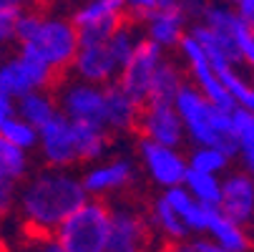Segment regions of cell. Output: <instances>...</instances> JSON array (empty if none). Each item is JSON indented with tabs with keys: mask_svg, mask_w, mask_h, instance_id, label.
<instances>
[{
	"mask_svg": "<svg viewBox=\"0 0 254 252\" xmlns=\"http://www.w3.org/2000/svg\"><path fill=\"white\" fill-rule=\"evenodd\" d=\"M86 199L88 194L81 184V176L63 167H46L23 179V187L15 194L20 217L38 237L53 235V230Z\"/></svg>",
	"mask_w": 254,
	"mask_h": 252,
	"instance_id": "6da1fadb",
	"label": "cell"
},
{
	"mask_svg": "<svg viewBox=\"0 0 254 252\" xmlns=\"http://www.w3.org/2000/svg\"><path fill=\"white\" fill-rule=\"evenodd\" d=\"M176 114L184 124L187 141L219 147L232 159L237 157V136L232 126V109L211 103L191 81H184L174 96Z\"/></svg>",
	"mask_w": 254,
	"mask_h": 252,
	"instance_id": "7a4b0ae2",
	"label": "cell"
},
{
	"mask_svg": "<svg viewBox=\"0 0 254 252\" xmlns=\"http://www.w3.org/2000/svg\"><path fill=\"white\" fill-rule=\"evenodd\" d=\"M111 230V204L88 197L53 230L58 252H106Z\"/></svg>",
	"mask_w": 254,
	"mask_h": 252,
	"instance_id": "3957f363",
	"label": "cell"
},
{
	"mask_svg": "<svg viewBox=\"0 0 254 252\" xmlns=\"http://www.w3.org/2000/svg\"><path fill=\"white\" fill-rule=\"evenodd\" d=\"M20 53L46 63L56 76L70 71L73 56L78 51V28L70 18L61 15H41V23L25 41L15 43Z\"/></svg>",
	"mask_w": 254,
	"mask_h": 252,
	"instance_id": "277c9868",
	"label": "cell"
},
{
	"mask_svg": "<svg viewBox=\"0 0 254 252\" xmlns=\"http://www.w3.org/2000/svg\"><path fill=\"white\" fill-rule=\"evenodd\" d=\"M108 35L78 30V51L73 56V63H70V71H73L76 79H83L98 86L116 81L121 71V61L116 58L111 43H108Z\"/></svg>",
	"mask_w": 254,
	"mask_h": 252,
	"instance_id": "5b68a950",
	"label": "cell"
},
{
	"mask_svg": "<svg viewBox=\"0 0 254 252\" xmlns=\"http://www.w3.org/2000/svg\"><path fill=\"white\" fill-rule=\"evenodd\" d=\"M179 56H181V66H184V74L191 79V84L216 106L222 109H234V101L229 96V91L224 88V84L219 81V76L214 74V68L204 53V48L196 43V38L191 33H184L179 41Z\"/></svg>",
	"mask_w": 254,
	"mask_h": 252,
	"instance_id": "8992f818",
	"label": "cell"
},
{
	"mask_svg": "<svg viewBox=\"0 0 254 252\" xmlns=\"http://www.w3.org/2000/svg\"><path fill=\"white\" fill-rule=\"evenodd\" d=\"M35 149L41 152V159L46 167H63L73 169L81 164L78 157V139H76V124L61 111L48 119L43 126H38V144Z\"/></svg>",
	"mask_w": 254,
	"mask_h": 252,
	"instance_id": "52a82bcc",
	"label": "cell"
},
{
	"mask_svg": "<svg viewBox=\"0 0 254 252\" xmlns=\"http://www.w3.org/2000/svg\"><path fill=\"white\" fill-rule=\"evenodd\" d=\"M136 131L143 139H151L159 144H169V147H184L187 134L184 124H181L174 101L166 98H146L138 109L136 119Z\"/></svg>",
	"mask_w": 254,
	"mask_h": 252,
	"instance_id": "ba28073f",
	"label": "cell"
},
{
	"mask_svg": "<svg viewBox=\"0 0 254 252\" xmlns=\"http://www.w3.org/2000/svg\"><path fill=\"white\" fill-rule=\"evenodd\" d=\"M138 159L141 167L151 179V184L159 189H169L181 184L184 171L189 167L187 154L181 152V147H169V144H159L151 139H138Z\"/></svg>",
	"mask_w": 254,
	"mask_h": 252,
	"instance_id": "9c48e42d",
	"label": "cell"
},
{
	"mask_svg": "<svg viewBox=\"0 0 254 252\" xmlns=\"http://www.w3.org/2000/svg\"><path fill=\"white\" fill-rule=\"evenodd\" d=\"M164 48H159L156 43H151L149 38H138V43L133 46L131 56L124 61L121 71L116 81L121 84L124 91H128L138 103H143L149 98V91H151V79L156 74V68L164 58Z\"/></svg>",
	"mask_w": 254,
	"mask_h": 252,
	"instance_id": "30bf717a",
	"label": "cell"
},
{
	"mask_svg": "<svg viewBox=\"0 0 254 252\" xmlns=\"http://www.w3.org/2000/svg\"><path fill=\"white\" fill-rule=\"evenodd\" d=\"M136 176H138L136 164L126 157L106 159V162L96 159L81 174V184H83L88 197L106 199V197H114V194H121V192L131 189L136 184Z\"/></svg>",
	"mask_w": 254,
	"mask_h": 252,
	"instance_id": "8fae6325",
	"label": "cell"
},
{
	"mask_svg": "<svg viewBox=\"0 0 254 252\" xmlns=\"http://www.w3.org/2000/svg\"><path fill=\"white\" fill-rule=\"evenodd\" d=\"M56 81V74L41 61H35L25 53H15L5 61H0V91L10 98H18L28 91L51 88Z\"/></svg>",
	"mask_w": 254,
	"mask_h": 252,
	"instance_id": "7c38bea8",
	"label": "cell"
},
{
	"mask_svg": "<svg viewBox=\"0 0 254 252\" xmlns=\"http://www.w3.org/2000/svg\"><path fill=\"white\" fill-rule=\"evenodd\" d=\"M56 101L58 111L70 121H88L103 126V86L83 79H70L58 86Z\"/></svg>",
	"mask_w": 254,
	"mask_h": 252,
	"instance_id": "4fadbf2b",
	"label": "cell"
},
{
	"mask_svg": "<svg viewBox=\"0 0 254 252\" xmlns=\"http://www.w3.org/2000/svg\"><path fill=\"white\" fill-rule=\"evenodd\" d=\"M149 217L126 204L119 202L111 207V230H108V245L106 252H136L149 247Z\"/></svg>",
	"mask_w": 254,
	"mask_h": 252,
	"instance_id": "5bb4252c",
	"label": "cell"
},
{
	"mask_svg": "<svg viewBox=\"0 0 254 252\" xmlns=\"http://www.w3.org/2000/svg\"><path fill=\"white\" fill-rule=\"evenodd\" d=\"M216 209L249 227L254 214V179L244 169H227L222 174V194Z\"/></svg>",
	"mask_w": 254,
	"mask_h": 252,
	"instance_id": "9a60e30c",
	"label": "cell"
},
{
	"mask_svg": "<svg viewBox=\"0 0 254 252\" xmlns=\"http://www.w3.org/2000/svg\"><path fill=\"white\" fill-rule=\"evenodd\" d=\"M126 15V5L124 0H83L73 13V25L81 33H98V35H108L119 23H124Z\"/></svg>",
	"mask_w": 254,
	"mask_h": 252,
	"instance_id": "2e32d148",
	"label": "cell"
},
{
	"mask_svg": "<svg viewBox=\"0 0 254 252\" xmlns=\"http://www.w3.org/2000/svg\"><path fill=\"white\" fill-rule=\"evenodd\" d=\"M141 103L121 88L119 81L103 84V126L111 134H128L136 129Z\"/></svg>",
	"mask_w": 254,
	"mask_h": 252,
	"instance_id": "e0dca14e",
	"label": "cell"
},
{
	"mask_svg": "<svg viewBox=\"0 0 254 252\" xmlns=\"http://www.w3.org/2000/svg\"><path fill=\"white\" fill-rule=\"evenodd\" d=\"M143 38H149L164 51H171L179 46L181 35L187 33V15L179 8H151L146 15H141Z\"/></svg>",
	"mask_w": 254,
	"mask_h": 252,
	"instance_id": "ac0fdd59",
	"label": "cell"
},
{
	"mask_svg": "<svg viewBox=\"0 0 254 252\" xmlns=\"http://www.w3.org/2000/svg\"><path fill=\"white\" fill-rule=\"evenodd\" d=\"M204 235L219 247V252H244L254 245L249 227L239 225L232 217H227V214H222L219 209L211 212V220H209V227H206Z\"/></svg>",
	"mask_w": 254,
	"mask_h": 252,
	"instance_id": "d6986e66",
	"label": "cell"
},
{
	"mask_svg": "<svg viewBox=\"0 0 254 252\" xmlns=\"http://www.w3.org/2000/svg\"><path fill=\"white\" fill-rule=\"evenodd\" d=\"M164 197H166V202L176 209V214L181 217V222L189 227L191 235H204V232H206L214 207H206V204L196 202V199L187 192V187H181V184L164 189Z\"/></svg>",
	"mask_w": 254,
	"mask_h": 252,
	"instance_id": "ffe728a7",
	"label": "cell"
},
{
	"mask_svg": "<svg viewBox=\"0 0 254 252\" xmlns=\"http://www.w3.org/2000/svg\"><path fill=\"white\" fill-rule=\"evenodd\" d=\"M149 222L154 225V230L159 232V237L164 240V245H171V247H181V245L189 240V235H191L189 227L181 222V217L176 214V209L166 202L164 194L151 204Z\"/></svg>",
	"mask_w": 254,
	"mask_h": 252,
	"instance_id": "44dd1931",
	"label": "cell"
},
{
	"mask_svg": "<svg viewBox=\"0 0 254 252\" xmlns=\"http://www.w3.org/2000/svg\"><path fill=\"white\" fill-rule=\"evenodd\" d=\"M15 114L33 124L35 129L43 126L48 119L58 114V101L51 88H38V91H28L15 98Z\"/></svg>",
	"mask_w": 254,
	"mask_h": 252,
	"instance_id": "7402d4cb",
	"label": "cell"
},
{
	"mask_svg": "<svg viewBox=\"0 0 254 252\" xmlns=\"http://www.w3.org/2000/svg\"><path fill=\"white\" fill-rule=\"evenodd\" d=\"M232 126L237 136V159L242 162V169L254 179V114L242 106H234Z\"/></svg>",
	"mask_w": 254,
	"mask_h": 252,
	"instance_id": "603a6c76",
	"label": "cell"
},
{
	"mask_svg": "<svg viewBox=\"0 0 254 252\" xmlns=\"http://www.w3.org/2000/svg\"><path fill=\"white\" fill-rule=\"evenodd\" d=\"M181 187H187V192L196 202L216 209L219 194H222V174H209V171H199V169L187 167L184 179H181Z\"/></svg>",
	"mask_w": 254,
	"mask_h": 252,
	"instance_id": "cb8c5ba5",
	"label": "cell"
},
{
	"mask_svg": "<svg viewBox=\"0 0 254 252\" xmlns=\"http://www.w3.org/2000/svg\"><path fill=\"white\" fill-rule=\"evenodd\" d=\"M73 124H76L81 164L103 159L108 152V129H103L101 124H88V121H73Z\"/></svg>",
	"mask_w": 254,
	"mask_h": 252,
	"instance_id": "d4e9b609",
	"label": "cell"
},
{
	"mask_svg": "<svg viewBox=\"0 0 254 252\" xmlns=\"http://www.w3.org/2000/svg\"><path fill=\"white\" fill-rule=\"evenodd\" d=\"M187 81V74H184V66L174 58H161L156 74L151 79V91L149 96L151 98H166V101H174L176 91L181 88V84Z\"/></svg>",
	"mask_w": 254,
	"mask_h": 252,
	"instance_id": "484cf974",
	"label": "cell"
},
{
	"mask_svg": "<svg viewBox=\"0 0 254 252\" xmlns=\"http://www.w3.org/2000/svg\"><path fill=\"white\" fill-rule=\"evenodd\" d=\"M0 171L5 176H10L13 182H23L30 171V157L25 149L15 147L13 141H8L3 134H0Z\"/></svg>",
	"mask_w": 254,
	"mask_h": 252,
	"instance_id": "4316f807",
	"label": "cell"
},
{
	"mask_svg": "<svg viewBox=\"0 0 254 252\" xmlns=\"http://www.w3.org/2000/svg\"><path fill=\"white\" fill-rule=\"evenodd\" d=\"M191 169L209 171V174H224L232 164V157L222 152L219 147H209V144H194V149L187 157Z\"/></svg>",
	"mask_w": 254,
	"mask_h": 252,
	"instance_id": "83f0119b",
	"label": "cell"
},
{
	"mask_svg": "<svg viewBox=\"0 0 254 252\" xmlns=\"http://www.w3.org/2000/svg\"><path fill=\"white\" fill-rule=\"evenodd\" d=\"M0 134H3L8 141H13L15 147L30 152L35 149V144H38V129H35L33 124H28L25 119H20L18 114H13L3 126H0Z\"/></svg>",
	"mask_w": 254,
	"mask_h": 252,
	"instance_id": "f1b7e54d",
	"label": "cell"
},
{
	"mask_svg": "<svg viewBox=\"0 0 254 252\" xmlns=\"http://www.w3.org/2000/svg\"><path fill=\"white\" fill-rule=\"evenodd\" d=\"M23 10V0H0V53L15 43V18Z\"/></svg>",
	"mask_w": 254,
	"mask_h": 252,
	"instance_id": "f546056e",
	"label": "cell"
},
{
	"mask_svg": "<svg viewBox=\"0 0 254 252\" xmlns=\"http://www.w3.org/2000/svg\"><path fill=\"white\" fill-rule=\"evenodd\" d=\"M234 43H237L242 66H247L254 74V25L239 20V25L234 28Z\"/></svg>",
	"mask_w": 254,
	"mask_h": 252,
	"instance_id": "4dcf8cb0",
	"label": "cell"
},
{
	"mask_svg": "<svg viewBox=\"0 0 254 252\" xmlns=\"http://www.w3.org/2000/svg\"><path fill=\"white\" fill-rule=\"evenodd\" d=\"M15 194H18V182H13L10 176H5L3 171H0V220L13 209Z\"/></svg>",
	"mask_w": 254,
	"mask_h": 252,
	"instance_id": "1f68e13d",
	"label": "cell"
},
{
	"mask_svg": "<svg viewBox=\"0 0 254 252\" xmlns=\"http://www.w3.org/2000/svg\"><path fill=\"white\" fill-rule=\"evenodd\" d=\"M181 250H189V252H219V247H216L206 235H189V240L181 245Z\"/></svg>",
	"mask_w": 254,
	"mask_h": 252,
	"instance_id": "d6a6232c",
	"label": "cell"
},
{
	"mask_svg": "<svg viewBox=\"0 0 254 252\" xmlns=\"http://www.w3.org/2000/svg\"><path fill=\"white\" fill-rule=\"evenodd\" d=\"M124 5H126V15L138 20L141 15H146L151 8H156V0H124Z\"/></svg>",
	"mask_w": 254,
	"mask_h": 252,
	"instance_id": "836d02e7",
	"label": "cell"
},
{
	"mask_svg": "<svg viewBox=\"0 0 254 252\" xmlns=\"http://www.w3.org/2000/svg\"><path fill=\"white\" fill-rule=\"evenodd\" d=\"M229 3L234 5L237 15H239L244 23L254 25V0H229Z\"/></svg>",
	"mask_w": 254,
	"mask_h": 252,
	"instance_id": "e575fe53",
	"label": "cell"
},
{
	"mask_svg": "<svg viewBox=\"0 0 254 252\" xmlns=\"http://www.w3.org/2000/svg\"><path fill=\"white\" fill-rule=\"evenodd\" d=\"M13 114H15V98H10L8 93L0 91V126H3Z\"/></svg>",
	"mask_w": 254,
	"mask_h": 252,
	"instance_id": "d590c367",
	"label": "cell"
},
{
	"mask_svg": "<svg viewBox=\"0 0 254 252\" xmlns=\"http://www.w3.org/2000/svg\"><path fill=\"white\" fill-rule=\"evenodd\" d=\"M156 5L159 8H179L181 0H156Z\"/></svg>",
	"mask_w": 254,
	"mask_h": 252,
	"instance_id": "8d00e7d4",
	"label": "cell"
},
{
	"mask_svg": "<svg viewBox=\"0 0 254 252\" xmlns=\"http://www.w3.org/2000/svg\"><path fill=\"white\" fill-rule=\"evenodd\" d=\"M247 111L254 114V88H252V98H249V103H247Z\"/></svg>",
	"mask_w": 254,
	"mask_h": 252,
	"instance_id": "74e56055",
	"label": "cell"
},
{
	"mask_svg": "<svg viewBox=\"0 0 254 252\" xmlns=\"http://www.w3.org/2000/svg\"><path fill=\"white\" fill-rule=\"evenodd\" d=\"M249 232H252V240H254V214H252V222H249Z\"/></svg>",
	"mask_w": 254,
	"mask_h": 252,
	"instance_id": "f35d334b",
	"label": "cell"
},
{
	"mask_svg": "<svg viewBox=\"0 0 254 252\" xmlns=\"http://www.w3.org/2000/svg\"><path fill=\"white\" fill-rule=\"evenodd\" d=\"M33 3H38V0H23V5H33Z\"/></svg>",
	"mask_w": 254,
	"mask_h": 252,
	"instance_id": "ab89813d",
	"label": "cell"
},
{
	"mask_svg": "<svg viewBox=\"0 0 254 252\" xmlns=\"http://www.w3.org/2000/svg\"><path fill=\"white\" fill-rule=\"evenodd\" d=\"M0 250H3V242H0Z\"/></svg>",
	"mask_w": 254,
	"mask_h": 252,
	"instance_id": "60d3db41",
	"label": "cell"
}]
</instances>
